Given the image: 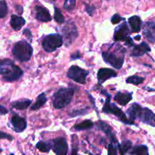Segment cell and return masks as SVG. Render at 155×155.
<instances>
[{"label": "cell", "instance_id": "cell-1", "mask_svg": "<svg viewBox=\"0 0 155 155\" xmlns=\"http://www.w3.org/2000/svg\"><path fill=\"white\" fill-rule=\"evenodd\" d=\"M74 90L71 88H63L53 95L52 104L54 108L61 109L68 106L72 101Z\"/></svg>", "mask_w": 155, "mask_h": 155}, {"label": "cell", "instance_id": "cell-2", "mask_svg": "<svg viewBox=\"0 0 155 155\" xmlns=\"http://www.w3.org/2000/svg\"><path fill=\"white\" fill-rule=\"evenodd\" d=\"M12 53L15 58L21 61H27L33 54V48L26 41L22 40L15 44L12 48Z\"/></svg>", "mask_w": 155, "mask_h": 155}, {"label": "cell", "instance_id": "cell-3", "mask_svg": "<svg viewBox=\"0 0 155 155\" xmlns=\"http://www.w3.org/2000/svg\"><path fill=\"white\" fill-rule=\"evenodd\" d=\"M63 38L60 34L54 33L45 36L42 41V47L47 52H52L63 45Z\"/></svg>", "mask_w": 155, "mask_h": 155}, {"label": "cell", "instance_id": "cell-4", "mask_svg": "<svg viewBox=\"0 0 155 155\" xmlns=\"http://www.w3.org/2000/svg\"><path fill=\"white\" fill-rule=\"evenodd\" d=\"M61 33L63 35V42L66 46H69L74 42V41L78 36V31L76 25L72 21H68L61 29Z\"/></svg>", "mask_w": 155, "mask_h": 155}, {"label": "cell", "instance_id": "cell-5", "mask_svg": "<svg viewBox=\"0 0 155 155\" xmlns=\"http://www.w3.org/2000/svg\"><path fill=\"white\" fill-rule=\"evenodd\" d=\"M110 97L109 96L108 98H107V100H106L105 104H104V107H103V111L106 114H112L115 115V116L117 117L122 122H124V124L134 125V122H133V120H131L130 119H128V118L127 117V116H126L125 114H124L120 109L118 108L114 104L110 103Z\"/></svg>", "mask_w": 155, "mask_h": 155}, {"label": "cell", "instance_id": "cell-6", "mask_svg": "<svg viewBox=\"0 0 155 155\" xmlns=\"http://www.w3.org/2000/svg\"><path fill=\"white\" fill-rule=\"evenodd\" d=\"M67 75L70 79L75 81L76 83L85 84L86 77L89 75V72L86 70L82 69L80 67L72 66L69 68Z\"/></svg>", "mask_w": 155, "mask_h": 155}, {"label": "cell", "instance_id": "cell-7", "mask_svg": "<svg viewBox=\"0 0 155 155\" xmlns=\"http://www.w3.org/2000/svg\"><path fill=\"white\" fill-rule=\"evenodd\" d=\"M102 57L106 63L109 64L116 69L120 70L124 64V56L118 57L115 53L110 52V51H103Z\"/></svg>", "mask_w": 155, "mask_h": 155}, {"label": "cell", "instance_id": "cell-8", "mask_svg": "<svg viewBox=\"0 0 155 155\" xmlns=\"http://www.w3.org/2000/svg\"><path fill=\"white\" fill-rule=\"evenodd\" d=\"M53 151L58 155H65L68 152V145L64 138H58L53 141Z\"/></svg>", "mask_w": 155, "mask_h": 155}, {"label": "cell", "instance_id": "cell-9", "mask_svg": "<svg viewBox=\"0 0 155 155\" xmlns=\"http://www.w3.org/2000/svg\"><path fill=\"white\" fill-rule=\"evenodd\" d=\"M138 118L148 125L155 127V114L147 107H142Z\"/></svg>", "mask_w": 155, "mask_h": 155}, {"label": "cell", "instance_id": "cell-10", "mask_svg": "<svg viewBox=\"0 0 155 155\" xmlns=\"http://www.w3.org/2000/svg\"><path fill=\"white\" fill-rule=\"evenodd\" d=\"M130 34V29L127 23H123L116 28L114 32V39L116 41H125Z\"/></svg>", "mask_w": 155, "mask_h": 155}, {"label": "cell", "instance_id": "cell-11", "mask_svg": "<svg viewBox=\"0 0 155 155\" xmlns=\"http://www.w3.org/2000/svg\"><path fill=\"white\" fill-rule=\"evenodd\" d=\"M12 124L14 130L17 133H21L27 128V121L19 115H14L12 118Z\"/></svg>", "mask_w": 155, "mask_h": 155}, {"label": "cell", "instance_id": "cell-12", "mask_svg": "<svg viewBox=\"0 0 155 155\" xmlns=\"http://www.w3.org/2000/svg\"><path fill=\"white\" fill-rule=\"evenodd\" d=\"M143 34L151 42H155V22L148 21L144 25Z\"/></svg>", "mask_w": 155, "mask_h": 155}, {"label": "cell", "instance_id": "cell-13", "mask_svg": "<svg viewBox=\"0 0 155 155\" xmlns=\"http://www.w3.org/2000/svg\"><path fill=\"white\" fill-rule=\"evenodd\" d=\"M36 18L42 22H48L51 20V16L47 8L42 6H36Z\"/></svg>", "mask_w": 155, "mask_h": 155}, {"label": "cell", "instance_id": "cell-14", "mask_svg": "<svg viewBox=\"0 0 155 155\" xmlns=\"http://www.w3.org/2000/svg\"><path fill=\"white\" fill-rule=\"evenodd\" d=\"M117 73L114 70L109 68H101L98 72V80L100 83H103L108 79L116 77Z\"/></svg>", "mask_w": 155, "mask_h": 155}, {"label": "cell", "instance_id": "cell-15", "mask_svg": "<svg viewBox=\"0 0 155 155\" xmlns=\"http://www.w3.org/2000/svg\"><path fill=\"white\" fill-rule=\"evenodd\" d=\"M23 75V71H21V68L18 66H15L14 65L13 68H12V71H10L9 74H8L7 75H5L3 77V80H5L7 82H13L16 81L18 79L21 78V76Z\"/></svg>", "mask_w": 155, "mask_h": 155}, {"label": "cell", "instance_id": "cell-16", "mask_svg": "<svg viewBox=\"0 0 155 155\" xmlns=\"http://www.w3.org/2000/svg\"><path fill=\"white\" fill-rule=\"evenodd\" d=\"M148 51H151V48H150L149 45L146 42H142L140 45H134V48L132 51L131 55L133 56V57H140V56H142L144 54L148 52Z\"/></svg>", "mask_w": 155, "mask_h": 155}, {"label": "cell", "instance_id": "cell-17", "mask_svg": "<svg viewBox=\"0 0 155 155\" xmlns=\"http://www.w3.org/2000/svg\"><path fill=\"white\" fill-rule=\"evenodd\" d=\"M133 93H123V92H117L114 96V100L119 104L122 106H125L130 102L133 98Z\"/></svg>", "mask_w": 155, "mask_h": 155}, {"label": "cell", "instance_id": "cell-18", "mask_svg": "<svg viewBox=\"0 0 155 155\" xmlns=\"http://www.w3.org/2000/svg\"><path fill=\"white\" fill-rule=\"evenodd\" d=\"M14 63L9 59L0 61V75H7L10 73L14 67Z\"/></svg>", "mask_w": 155, "mask_h": 155}, {"label": "cell", "instance_id": "cell-19", "mask_svg": "<svg viewBox=\"0 0 155 155\" xmlns=\"http://www.w3.org/2000/svg\"><path fill=\"white\" fill-rule=\"evenodd\" d=\"M10 24L14 30H19L25 24V20L21 16L12 15L11 18Z\"/></svg>", "mask_w": 155, "mask_h": 155}, {"label": "cell", "instance_id": "cell-20", "mask_svg": "<svg viewBox=\"0 0 155 155\" xmlns=\"http://www.w3.org/2000/svg\"><path fill=\"white\" fill-rule=\"evenodd\" d=\"M129 24H130L132 32H133V33H139L141 30V27H142V20L137 15H135V16L130 18V19H129Z\"/></svg>", "mask_w": 155, "mask_h": 155}, {"label": "cell", "instance_id": "cell-21", "mask_svg": "<svg viewBox=\"0 0 155 155\" xmlns=\"http://www.w3.org/2000/svg\"><path fill=\"white\" fill-rule=\"evenodd\" d=\"M142 108V106L136 104V103H134V104H132V105L130 107V108H129L127 111V115L129 116L130 119L133 121L135 120L138 119Z\"/></svg>", "mask_w": 155, "mask_h": 155}, {"label": "cell", "instance_id": "cell-22", "mask_svg": "<svg viewBox=\"0 0 155 155\" xmlns=\"http://www.w3.org/2000/svg\"><path fill=\"white\" fill-rule=\"evenodd\" d=\"M98 127L100 130H101L102 131H104V133L107 134V136H108L109 138L110 139V140L114 142H117V139L115 138L114 135V133H112L111 128L108 126V124H105L104 122H102V121H99L98 123Z\"/></svg>", "mask_w": 155, "mask_h": 155}, {"label": "cell", "instance_id": "cell-23", "mask_svg": "<svg viewBox=\"0 0 155 155\" xmlns=\"http://www.w3.org/2000/svg\"><path fill=\"white\" fill-rule=\"evenodd\" d=\"M31 104V100H23V101H18L13 102L12 104V107L17 110H24L27 109Z\"/></svg>", "mask_w": 155, "mask_h": 155}, {"label": "cell", "instance_id": "cell-24", "mask_svg": "<svg viewBox=\"0 0 155 155\" xmlns=\"http://www.w3.org/2000/svg\"><path fill=\"white\" fill-rule=\"evenodd\" d=\"M47 101V98L45 96V93H42L37 97L36 98V101L34 103L33 106L31 107L32 110H38V109L40 108L41 107L44 105L45 104V102Z\"/></svg>", "mask_w": 155, "mask_h": 155}, {"label": "cell", "instance_id": "cell-25", "mask_svg": "<svg viewBox=\"0 0 155 155\" xmlns=\"http://www.w3.org/2000/svg\"><path fill=\"white\" fill-rule=\"evenodd\" d=\"M130 154L136 155H148L149 153H148V148L146 145H137L133 148Z\"/></svg>", "mask_w": 155, "mask_h": 155}, {"label": "cell", "instance_id": "cell-26", "mask_svg": "<svg viewBox=\"0 0 155 155\" xmlns=\"http://www.w3.org/2000/svg\"><path fill=\"white\" fill-rule=\"evenodd\" d=\"M94 126V124L92 123V121L89 120H85L83 122L80 123V124H76L74 126V129L76 130H78V131H80V130H89V129H91Z\"/></svg>", "mask_w": 155, "mask_h": 155}, {"label": "cell", "instance_id": "cell-27", "mask_svg": "<svg viewBox=\"0 0 155 155\" xmlns=\"http://www.w3.org/2000/svg\"><path fill=\"white\" fill-rule=\"evenodd\" d=\"M36 148L41 151V152H48L51 148H52V143L51 142H39L36 144Z\"/></svg>", "mask_w": 155, "mask_h": 155}, {"label": "cell", "instance_id": "cell-28", "mask_svg": "<svg viewBox=\"0 0 155 155\" xmlns=\"http://www.w3.org/2000/svg\"><path fill=\"white\" fill-rule=\"evenodd\" d=\"M132 146H133V144L130 141H124V142H123L120 145H119L120 154H125L126 153L128 152L129 150L132 148Z\"/></svg>", "mask_w": 155, "mask_h": 155}, {"label": "cell", "instance_id": "cell-29", "mask_svg": "<svg viewBox=\"0 0 155 155\" xmlns=\"http://www.w3.org/2000/svg\"><path fill=\"white\" fill-rule=\"evenodd\" d=\"M145 80L144 77H139V76H132V77H128L127 79V83H131L133 85H139Z\"/></svg>", "mask_w": 155, "mask_h": 155}, {"label": "cell", "instance_id": "cell-30", "mask_svg": "<svg viewBox=\"0 0 155 155\" xmlns=\"http://www.w3.org/2000/svg\"><path fill=\"white\" fill-rule=\"evenodd\" d=\"M54 19L55 20L56 22L58 23V24H62V23L64 22V18L63 15H62L60 9L58 8L57 7H54Z\"/></svg>", "mask_w": 155, "mask_h": 155}, {"label": "cell", "instance_id": "cell-31", "mask_svg": "<svg viewBox=\"0 0 155 155\" xmlns=\"http://www.w3.org/2000/svg\"><path fill=\"white\" fill-rule=\"evenodd\" d=\"M8 13V6L5 1H0V18H3Z\"/></svg>", "mask_w": 155, "mask_h": 155}, {"label": "cell", "instance_id": "cell-32", "mask_svg": "<svg viewBox=\"0 0 155 155\" xmlns=\"http://www.w3.org/2000/svg\"><path fill=\"white\" fill-rule=\"evenodd\" d=\"M76 0H64V8L68 11L73 10L75 7Z\"/></svg>", "mask_w": 155, "mask_h": 155}, {"label": "cell", "instance_id": "cell-33", "mask_svg": "<svg viewBox=\"0 0 155 155\" xmlns=\"http://www.w3.org/2000/svg\"><path fill=\"white\" fill-rule=\"evenodd\" d=\"M88 113V109H80V110H75L71 112L70 116L76 117V116H81V115H85Z\"/></svg>", "mask_w": 155, "mask_h": 155}, {"label": "cell", "instance_id": "cell-34", "mask_svg": "<svg viewBox=\"0 0 155 155\" xmlns=\"http://www.w3.org/2000/svg\"><path fill=\"white\" fill-rule=\"evenodd\" d=\"M123 20H124V18H123L120 15H118V14H115V15H114L113 17H112L111 23L113 24H118V23L120 22L121 21H123Z\"/></svg>", "mask_w": 155, "mask_h": 155}, {"label": "cell", "instance_id": "cell-35", "mask_svg": "<svg viewBox=\"0 0 155 155\" xmlns=\"http://www.w3.org/2000/svg\"><path fill=\"white\" fill-rule=\"evenodd\" d=\"M0 139H8L9 141H12L13 140V137L11 135L0 131Z\"/></svg>", "mask_w": 155, "mask_h": 155}, {"label": "cell", "instance_id": "cell-36", "mask_svg": "<svg viewBox=\"0 0 155 155\" xmlns=\"http://www.w3.org/2000/svg\"><path fill=\"white\" fill-rule=\"evenodd\" d=\"M107 153H108V154H117L116 148L112 144L108 145V151H107Z\"/></svg>", "mask_w": 155, "mask_h": 155}, {"label": "cell", "instance_id": "cell-37", "mask_svg": "<svg viewBox=\"0 0 155 155\" xmlns=\"http://www.w3.org/2000/svg\"><path fill=\"white\" fill-rule=\"evenodd\" d=\"M86 12H87V13L89 14L90 16H92V15H93L94 12H95V8L93 7V6H92V5H88V6H86Z\"/></svg>", "mask_w": 155, "mask_h": 155}, {"label": "cell", "instance_id": "cell-38", "mask_svg": "<svg viewBox=\"0 0 155 155\" xmlns=\"http://www.w3.org/2000/svg\"><path fill=\"white\" fill-rule=\"evenodd\" d=\"M126 45H128V46H134L135 44H134V42H133V39H132L130 36H128L127 37V39H126Z\"/></svg>", "mask_w": 155, "mask_h": 155}, {"label": "cell", "instance_id": "cell-39", "mask_svg": "<svg viewBox=\"0 0 155 155\" xmlns=\"http://www.w3.org/2000/svg\"><path fill=\"white\" fill-rule=\"evenodd\" d=\"M23 33H24V35H25L26 36H27V38H28L30 40H31L32 39V33L31 32H30V30H29V29H25V30L23 31Z\"/></svg>", "mask_w": 155, "mask_h": 155}, {"label": "cell", "instance_id": "cell-40", "mask_svg": "<svg viewBox=\"0 0 155 155\" xmlns=\"http://www.w3.org/2000/svg\"><path fill=\"white\" fill-rule=\"evenodd\" d=\"M8 113V110L3 106L0 105V114H6Z\"/></svg>", "mask_w": 155, "mask_h": 155}, {"label": "cell", "instance_id": "cell-41", "mask_svg": "<svg viewBox=\"0 0 155 155\" xmlns=\"http://www.w3.org/2000/svg\"><path fill=\"white\" fill-rule=\"evenodd\" d=\"M71 58V59H72V60H75V59L80 58V53H79V51H77L75 54H72Z\"/></svg>", "mask_w": 155, "mask_h": 155}, {"label": "cell", "instance_id": "cell-42", "mask_svg": "<svg viewBox=\"0 0 155 155\" xmlns=\"http://www.w3.org/2000/svg\"><path fill=\"white\" fill-rule=\"evenodd\" d=\"M135 39H141V36H136V37H135Z\"/></svg>", "mask_w": 155, "mask_h": 155}, {"label": "cell", "instance_id": "cell-43", "mask_svg": "<svg viewBox=\"0 0 155 155\" xmlns=\"http://www.w3.org/2000/svg\"></svg>", "mask_w": 155, "mask_h": 155}]
</instances>
